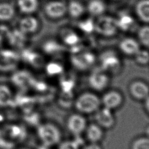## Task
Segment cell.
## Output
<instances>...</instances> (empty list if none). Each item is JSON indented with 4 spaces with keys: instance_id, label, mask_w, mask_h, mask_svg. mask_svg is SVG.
I'll list each match as a JSON object with an SVG mask.
<instances>
[{
    "instance_id": "cell-23",
    "label": "cell",
    "mask_w": 149,
    "mask_h": 149,
    "mask_svg": "<svg viewBox=\"0 0 149 149\" xmlns=\"http://www.w3.org/2000/svg\"><path fill=\"white\" fill-rule=\"evenodd\" d=\"M135 33L141 46L149 48V24H142L138 27Z\"/></svg>"
},
{
    "instance_id": "cell-6",
    "label": "cell",
    "mask_w": 149,
    "mask_h": 149,
    "mask_svg": "<svg viewBox=\"0 0 149 149\" xmlns=\"http://www.w3.org/2000/svg\"><path fill=\"white\" fill-rule=\"evenodd\" d=\"M1 129L5 137L14 144L23 142L27 136V130L22 123L12 122L4 125Z\"/></svg>"
},
{
    "instance_id": "cell-3",
    "label": "cell",
    "mask_w": 149,
    "mask_h": 149,
    "mask_svg": "<svg viewBox=\"0 0 149 149\" xmlns=\"http://www.w3.org/2000/svg\"><path fill=\"white\" fill-rule=\"evenodd\" d=\"M36 134L41 145L47 147L59 143L61 133L59 129L51 122H41L37 126Z\"/></svg>"
},
{
    "instance_id": "cell-14",
    "label": "cell",
    "mask_w": 149,
    "mask_h": 149,
    "mask_svg": "<svg viewBox=\"0 0 149 149\" xmlns=\"http://www.w3.org/2000/svg\"><path fill=\"white\" fill-rule=\"evenodd\" d=\"M85 4L86 12L91 17L97 18L107 13L108 6L105 0H88Z\"/></svg>"
},
{
    "instance_id": "cell-16",
    "label": "cell",
    "mask_w": 149,
    "mask_h": 149,
    "mask_svg": "<svg viewBox=\"0 0 149 149\" xmlns=\"http://www.w3.org/2000/svg\"><path fill=\"white\" fill-rule=\"evenodd\" d=\"M86 119L79 114L71 115L67 120L68 130L75 135H79L83 133L87 127Z\"/></svg>"
},
{
    "instance_id": "cell-17",
    "label": "cell",
    "mask_w": 149,
    "mask_h": 149,
    "mask_svg": "<svg viewBox=\"0 0 149 149\" xmlns=\"http://www.w3.org/2000/svg\"><path fill=\"white\" fill-rule=\"evenodd\" d=\"M123 97L120 93L116 90L107 91L102 96L101 102L104 107L111 110L118 107L122 102Z\"/></svg>"
},
{
    "instance_id": "cell-22",
    "label": "cell",
    "mask_w": 149,
    "mask_h": 149,
    "mask_svg": "<svg viewBox=\"0 0 149 149\" xmlns=\"http://www.w3.org/2000/svg\"><path fill=\"white\" fill-rule=\"evenodd\" d=\"M86 137L90 143H97L102 137L103 132L97 124H90L86 128Z\"/></svg>"
},
{
    "instance_id": "cell-18",
    "label": "cell",
    "mask_w": 149,
    "mask_h": 149,
    "mask_svg": "<svg viewBox=\"0 0 149 149\" xmlns=\"http://www.w3.org/2000/svg\"><path fill=\"white\" fill-rule=\"evenodd\" d=\"M97 124L103 128H110L115 123V118L112 110L103 107L102 109L97 111L95 115Z\"/></svg>"
},
{
    "instance_id": "cell-2",
    "label": "cell",
    "mask_w": 149,
    "mask_h": 149,
    "mask_svg": "<svg viewBox=\"0 0 149 149\" xmlns=\"http://www.w3.org/2000/svg\"><path fill=\"white\" fill-rule=\"evenodd\" d=\"M69 62L74 69L79 72H87L91 70L97 63V55L90 49H78L71 52Z\"/></svg>"
},
{
    "instance_id": "cell-35",
    "label": "cell",
    "mask_w": 149,
    "mask_h": 149,
    "mask_svg": "<svg viewBox=\"0 0 149 149\" xmlns=\"http://www.w3.org/2000/svg\"><path fill=\"white\" fill-rule=\"evenodd\" d=\"M145 134L147 137H149V125L147 126V127L145 129Z\"/></svg>"
},
{
    "instance_id": "cell-20",
    "label": "cell",
    "mask_w": 149,
    "mask_h": 149,
    "mask_svg": "<svg viewBox=\"0 0 149 149\" xmlns=\"http://www.w3.org/2000/svg\"><path fill=\"white\" fill-rule=\"evenodd\" d=\"M38 26V20L35 17L29 15L22 18L19 23V30L23 34H30L35 32Z\"/></svg>"
},
{
    "instance_id": "cell-33",
    "label": "cell",
    "mask_w": 149,
    "mask_h": 149,
    "mask_svg": "<svg viewBox=\"0 0 149 149\" xmlns=\"http://www.w3.org/2000/svg\"><path fill=\"white\" fill-rule=\"evenodd\" d=\"M83 149H101V148L97 143H90L89 144L86 146Z\"/></svg>"
},
{
    "instance_id": "cell-5",
    "label": "cell",
    "mask_w": 149,
    "mask_h": 149,
    "mask_svg": "<svg viewBox=\"0 0 149 149\" xmlns=\"http://www.w3.org/2000/svg\"><path fill=\"white\" fill-rule=\"evenodd\" d=\"M101 104V100L94 93L84 92L81 93L75 101V107L80 112L90 113L97 111Z\"/></svg>"
},
{
    "instance_id": "cell-12",
    "label": "cell",
    "mask_w": 149,
    "mask_h": 149,
    "mask_svg": "<svg viewBox=\"0 0 149 149\" xmlns=\"http://www.w3.org/2000/svg\"><path fill=\"white\" fill-rule=\"evenodd\" d=\"M129 91L133 97L137 100H146L149 96V86L141 80H134L130 83Z\"/></svg>"
},
{
    "instance_id": "cell-11",
    "label": "cell",
    "mask_w": 149,
    "mask_h": 149,
    "mask_svg": "<svg viewBox=\"0 0 149 149\" xmlns=\"http://www.w3.org/2000/svg\"><path fill=\"white\" fill-rule=\"evenodd\" d=\"M141 47L136 37L127 36L122 38L118 44V51L121 55L133 58Z\"/></svg>"
},
{
    "instance_id": "cell-36",
    "label": "cell",
    "mask_w": 149,
    "mask_h": 149,
    "mask_svg": "<svg viewBox=\"0 0 149 149\" xmlns=\"http://www.w3.org/2000/svg\"><path fill=\"white\" fill-rule=\"evenodd\" d=\"M15 149H32V148L30 147H26V146H20V147H17Z\"/></svg>"
},
{
    "instance_id": "cell-31",
    "label": "cell",
    "mask_w": 149,
    "mask_h": 149,
    "mask_svg": "<svg viewBox=\"0 0 149 149\" xmlns=\"http://www.w3.org/2000/svg\"><path fill=\"white\" fill-rule=\"evenodd\" d=\"M131 149H149V137L146 136L136 139L133 141Z\"/></svg>"
},
{
    "instance_id": "cell-37",
    "label": "cell",
    "mask_w": 149,
    "mask_h": 149,
    "mask_svg": "<svg viewBox=\"0 0 149 149\" xmlns=\"http://www.w3.org/2000/svg\"><path fill=\"white\" fill-rule=\"evenodd\" d=\"M111 1H113V2H117V1H119L120 0H110Z\"/></svg>"
},
{
    "instance_id": "cell-21",
    "label": "cell",
    "mask_w": 149,
    "mask_h": 149,
    "mask_svg": "<svg viewBox=\"0 0 149 149\" xmlns=\"http://www.w3.org/2000/svg\"><path fill=\"white\" fill-rule=\"evenodd\" d=\"M13 102L14 95L10 87L6 84H0V108H8Z\"/></svg>"
},
{
    "instance_id": "cell-24",
    "label": "cell",
    "mask_w": 149,
    "mask_h": 149,
    "mask_svg": "<svg viewBox=\"0 0 149 149\" xmlns=\"http://www.w3.org/2000/svg\"><path fill=\"white\" fill-rule=\"evenodd\" d=\"M17 3L20 11L27 15L34 12L38 7V0H17Z\"/></svg>"
},
{
    "instance_id": "cell-13",
    "label": "cell",
    "mask_w": 149,
    "mask_h": 149,
    "mask_svg": "<svg viewBox=\"0 0 149 149\" xmlns=\"http://www.w3.org/2000/svg\"><path fill=\"white\" fill-rule=\"evenodd\" d=\"M67 15L72 19L77 20L86 16V4L81 0H69L66 2Z\"/></svg>"
},
{
    "instance_id": "cell-7",
    "label": "cell",
    "mask_w": 149,
    "mask_h": 149,
    "mask_svg": "<svg viewBox=\"0 0 149 149\" xmlns=\"http://www.w3.org/2000/svg\"><path fill=\"white\" fill-rule=\"evenodd\" d=\"M119 32L130 33L136 31L138 27V20L133 11L123 10L115 16Z\"/></svg>"
},
{
    "instance_id": "cell-25",
    "label": "cell",
    "mask_w": 149,
    "mask_h": 149,
    "mask_svg": "<svg viewBox=\"0 0 149 149\" xmlns=\"http://www.w3.org/2000/svg\"><path fill=\"white\" fill-rule=\"evenodd\" d=\"M15 14L14 6L9 2L0 3V21L5 22L12 19Z\"/></svg>"
},
{
    "instance_id": "cell-28",
    "label": "cell",
    "mask_w": 149,
    "mask_h": 149,
    "mask_svg": "<svg viewBox=\"0 0 149 149\" xmlns=\"http://www.w3.org/2000/svg\"><path fill=\"white\" fill-rule=\"evenodd\" d=\"M65 47L61 43L60 41H55L50 40L44 46L45 51L49 54V55H56L61 54L65 49Z\"/></svg>"
},
{
    "instance_id": "cell-26",
    "label": "cell",
    "mask_w": 149,
    "mask_h": 149,
    "mask_svg": "<svg viewBox=\"0 0 149 149\" xmlns=\"http://www.w3.org/2000/svg\"><path fill=\"white\" fill-rule=\"evenodd\" d=\"M12 81L16 86L23 87L31 81V77L29 72L25 70H20L15 72L12 77Z\"/></svg>"
},
{
    "instance_id": "cell-8",
    "label": "cell",
    "mask_w": 149,
    "mask_h": 149,
    "mask_svg": "<svg viewBox=\"0 0 149 149\" xmlns=\"http://www.w3.org/2000/svg\"><path fill=\"white\" fill-rule=\"evenodd\" d=\"M111 76L98 66L97 68H93L90 70L88 76V84L95 91H103L109 86Z\"/></svg>"
},
{
    "instance_id": "cell-15",
    "label": "cell",
    "mask_w": 149,
    "mask_h": 149,
    "mask_svg": "<svg viewBox=\"0 0 149 149\" xmlns=\"http://www.w3.org/2000/svg\"><path fill=\"white\" fill-rule=\"evenodd\" d=\"M133 12L139 22L149 24V0H137Z\"/></svg>"
},
{
    "instance_id": "cell-10",
    "label": "cell",
    "mask_w": 149,
    "mask_h": 149,
    "mask_svg": "<svg viewBox=\"0 0 149 149\" xmlns=\"http://www.w3.org/2000/svg\"><path fill=\"white\" fill-rule=\"evenodd\" d=\"M59 41L65 47L72 49L81 45V37L76 29L64 27L59 30Z\"/></svg>"
},
{
    "instance_id": "cell-4",
    "label": "cell",
    "mask_w": 149,
    "mask_h": 149,
    "mask_svg": "<svg viewBox=\"0 0 149 149\" xmlns=\"http://www.w3.org/2000/svg\"><path fill=\"white\" fill-rule=\"evenodd\" d=\"M119 32L115 16L104 14L95 18V33L104 38H112Z\"/></svg>"
},
{
    "instance_id": "cell-19",
    "label": "cell",
    "mask_w": 149,
    "mask_h": 149,
    "mask_svg": "<svg viewBox=\"0 0 149 149\" xmlns=\"http://www.w3.org/2000/svg\"><path fill=\"white\" fill-rule=\"evenodd\" d=\"M76 29L79 33L85 35L95 33V18L88 15L77 20Z\"/></svg>"
},
{
    "instance_id": "cell-32",
    "label": "cell",
    "mask_w": 149,
    "mask_h": 149,
    "mask_svg": "<svg viewBox=\"0 0 149 149\" xmlns=\"http://www.w3.org/2000/svg\"><path fill=\"white\" fill-rule=\"evenodd\" d=\"M79 144L74 140H66L60 143L58 149H79Z\"/></svg>"
},
{
    "instance_id": "cell-29",
    "label": "cell",
    "mask_w": 149,
    "mask_h": 149,
    "mask_svg": "<svg viewBox=\"0 0 149 149\" xmlns=\"http://www.w3.org/2000/svg\"><path fill=\"white\" fill-rule=\"evenodd\" d=\"M45 71L49 76L60 75L64 72V66L59 62L52 61L45 65Z\"/></svg>"
},
{
    "instance_id": "cell-27",
    "label": "cell",
    "mask_w": 149,
    "mask_h": 149,
    "mask_svg": "<svg viewBox=\"0 0 149 149\" xmlns=\"http://www.w3.org/2000/svg\"><path fill=\"white\" fill-rule=\"evenodd\" d=\"M133 58L135 63L139 66L149 65V48L141 47Z\"/></svg>"
},
{
    "instance_id": "cell-9",
    "label": "cell",
    "mask_w": 149,
    "mask_h": 149,
    "mask_svg": "<svg viewBox=\"0 0 149 149\" xmlns=\"http://www.w3.org/2000/svg\"><path fill=\"white\" fill-rule=\"evenodd\" d=\"M45 15L52 20H59L67 16L66 2L63 0H51L44 6Z\"/></svg>"
},
{
    "instance_id": "cell-30",
    "label": "cell",
    "mask_w": 149,
    "mask_h": 149,
    "mask_svg": "<svg viewBox=\"0 0 149 149\" xmlns=\"http://www.w3.org/2000/svg\"><path fill=\"white\" fill-rule=\"evenodd\" d=\"M25 58L31 65L36 67H40L44 64L43 57L38 53L29 52L25 54Z\"/></svg>"
},
{
    "instance_id": "cell-1",
    "label": "cell",
    "mask_w": 149,
    "mask_h": 149,
    "mask_svg": "<svg viewBox=\"0 0 149 149\" xmlns=\"http://www.w3.org/2000/svg\"><path fill=\"white\" fill-rule=\"evenodd\" d=\"M121 55L118 50L108 48L97 55L98 67L110 76L120 74L123 69Z\"/></svg>"
},
{
    "instance_id": "cell-34",
    "label": "cell",
    "mask_w": 149,
    "mask_h": 149,
    "mask_svg": "<svg viewBox=\"0 0 149 149\" xmlns=\"http://www.w3.org/2000/svg\"><path fill=\"white\" fill-rule=\"evenodd\" d=\"M144 105H145V108L146 110L149 113V96L145 100Z\"/></svg>"
}]
</instances>
